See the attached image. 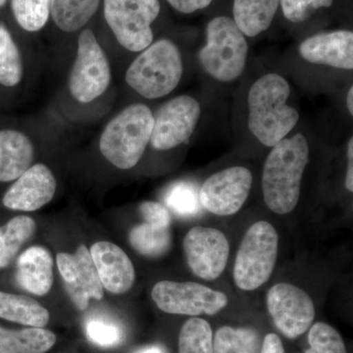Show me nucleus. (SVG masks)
<instances>
[{
    "instance_id": "0eeeda50",
    "label": "nucleus",
    "mask_w": 353,
    "mask_h": 353,
    "mask_svg": "<svg viewBox=\"0 0 353 353\" xmlns=\"http://www.w3.org/2000/svg\"><path fill=\"white\" fill-rule=\"evenodd\" d=\"M279 236L267 221L254 223L236 253L234 281L243 290L259 289L270 279L277 262Z\"/></svg>"
},
{
    "instance_id": "58836bf2",
    "label": "nucleus",
    "mask_w": 353,
    "mask_h": 353,
    "mask_svg": "<svg viewBox=\"0 0 353 353\" xmlns=\"http://www.w3.org/2000/svg\"><path fill=\"white\" fill-rule=\"evenodd\" d=\"M347 109L348 111H350V113L353 114V87L350 88V90H348L347 92Z\"/></svg>"
},
{
    "instance_id": "20e7f679",
    "label": "nucleus",
    "mask_w": 353,
    "mask_h": 353,
    "mask_svg": "<svg viewBox=\"0 0 353 353\" xmlns=\"http://www.w3.org/2000/svg\"><path fill=\"white\" fill-rule=\"evenodd\" d=\"M183 73L182 54L170 39H161L139 52L128 67L125 81L134 92L146 99L171 94Z\"/></svg>"
},
{
    "instance_id": "7c9ffc66",
    "label": "nucleus",
    "mask_w": 353,
    "mask_h": 353,
    "mask_svg": "<svg viewBox=\"0 0 353 353\" xmlns=\"http://www.w3.org/2000/svg\"><path fill=\"white\" fill-rule=\"evenodd\" d=\"M308 343L305 353H347L340 333L326 323L317 322L311 327Z\"/></svg>"
},
{
    "instance_id": "393cba45",
    "label": "nucleus",
    "mask_w": 353,
    "mask_h": 353,
    "mask_svg": "<svg viewBox=\"0 0 353 353\" xmlns=\"http://www.w3.org/2000/svg\"><path fill=\"white\" fill-rule=\"evenodd\" d=\"M36 230V221L27 215L16 216L0 227V269H6L11 264Z\"/></svg>"
},
{
    "instance_id": "e433bc0d",
    "label": "nucleus",
    "mask_w": 353,
    "mask_h": 353,
    "mask_svg": "<svg viewBox=\"0 0 353 353\" xmlns=\"http://www.w3.org/2000/svg\"><path fill=\"white\" fill-rule=\"evenodd\" d=\"M345 188L353 192V139L350 138L347 145V172L345 176Z\"/></svg>"
},
{
    "instance_id": "c9c22d12",
    "label": "nucleus",
    "mask_w": 353,
    "mask_h": 353,
    "mask_svg": "<svg viewBox=\"0 0 353 353\" xmlns=\"http://www.w3.org/2000/svg\"><path fill=\"white\" fill-rule=\"evenodd\" d=\"M260 353H285L284 345L276 334H268L262 341Z\"/></svg>"
},
{
    "instance_id": "4be33fe9",
    "label": "nucleus",
    "mask_w": 353,
    "mask_h": 353,
    "mask_svg": "<svg viewBox=\"0 0 353 353\" xmlns=\"http://www.w3.org/2000/svg\"><path fill=\"white\" fill-rule=\"evenodd\" d=\"M0 318L26 326L43 328L50 319V312L36 299L0 290Z\"/></svg>"
},
{
    "instance_id": "bb28decb",
    "label": "nucleus",
    "mask_w": 353,
    "mask_h": 353,
    "mask_svg": "<svg viewBox=\"0 0 353 353\" xmlns=\"http://www.w3.org/2000/svg\"><path fill=\"white\" fill-rule=\"evenodd\" d=\"M261 336L256 330L223 326L213 336V353H260Z\"/></svg>"
},
{
    "instance_id": "f03ea898",
    "label": "nucleus",
    "mask_w": 353,
    "mask_h": 353,
    "mask_svg": "<svg viewBox=\"0 0 353 353\" xmlns=\"http://www.w3.org/2000/svg\"><path fill=\"white\" fill-rule=\"evenodd\" d=\"M289 83L278 74L259 78L248 92V128L262 145L273 148L296 126L299 114L288 105Z\"/></svg>"
},
{
    "instance_id": "412c9836",
    "label": "nucleus",
    "mask_w": 353,
    "mask_h": 353,
    "mask_svg": "<svg viewBox=\"0 0 353 353\" xmlns=\"http://www.w3.org/2000/svg\"><path fill=\"white\" fill-rule=\"evenodd\" d=\"M279 2L280 0H234V23L245 36H259L270 27Z\"/></svg>"
},
{
    "instance_id": "7ed1b4c3",
    "label": "nucleus",
    "mask_w": 353,
    "mask_h": 353,
    "mask_svg": "<svg viewBox=\"0 0 353 353\" xmlns=\"http://www.w3.org/2000/svg\"><path fill=\"white\" fill-rule=\"evenodd\" d=\"M152 128V109L143 103L130 104L102 130L99 152L116 168L130 170L139 163L150 145Z\"/></svg>"
},
{
    "instance_id": "473e14b6",
    "label": "nucleus",
    "mask_w": 353,
    "mask_h": 353,
    "mask_svg": "<svg viewBox=\"0 0 353 353\" xmlns=\"http://www.w3.org/2000/svg\"><path fill=\"white\" fill-rule=\"evenodd\" d=\"M334 0H281L283 13L292 23H301L309 19L316 10L328 8Z\"/></svg>"
},
{
    "instance_id": "6e6552de",
    "label": "nucleus",
    "mask_w": 353,
    "mask_h": 353,
    "mask_svg": "<svg viewBox=\"0 0 353 353\" xmlns=\"http://www.w3.org/2000/svg\"><path fill=\"white\" fill-rule=\"evenodd\" d=\"M103 12L125 50L139 53L153 43L152 25L160 13L159 0H103Z\"/></svg>"
},
{
    "instance_id": "c756f323",
    "label": "nucleus",
    "mask_w": 353,
    "mask_h": 353,
    "mask_svg": "<svg viewBox=\"0 0 353 353\" xmlns=\"http://www.w3.org/2000/svg\"><path fill=\"white\" fill-rule=\"evenodd\" d=\"M178 353H213V332L201 318H190L179 334Z\"/></svg>"
},
{
    "instance_id": "a878e982",
    "label": "nucleus",
    "mask_w": 353,
    "mask_h": 353,
    "mask_svg": "<svg viewBox=\"0 0 353 353\" xmlns=\"http://www.w3.org/2000/svg\"><path fill=\"white\" fill-rule=\"evenodd\" d=\"M129 241L132 248L139 254L150 259H158L170 250V228L143 222L132 228L129 234Z\"/></svg>"
},
{
    "instance_id": "4c0bfd02",
    "label": "nucleus",
    "mask_w": 353,
    "mask_h": 353,
    "mask_svg": "<svg viewBox=\"0 0 353 353\" xmlns=\"http://www.w3.org/2000/svg\"><path fill=\"white\" fill-rule=\"evenodd\" d=\"M134 353H168L167 352L166 348L162 347L160 345H146V347H143L139 348V350H137Z\"/></svg>"
},
{
    "instance_id": "39448f33",
    "label": "nucleus",
    "mask_w": 353,
    "mask_h": 353,
    "mask_svg": "<svg viewBox=\"0 0 353 353\" xmlns=\"http://www.w3.org/2000/svg\"><path fill=\"white\" fill-rule=\"evenodd\" d=\"M248 57V41L234 20L219 16L208 23L199 60L209 76L220 82H233L245 71Z\"/></svg>"
},
{
    "instance_id": "c85d7f7f",
    "label": "nucleus",
    "mask_w": 353,
    "mask_h": 353,
    "mask_svg": "<svg viewBox=\"0 0 353 353\" xmlns=\"http://www.w3.org/2000/svg\"><path fill=\"white\" fill-rule=\"evenodd\" d=\"M14 20L28 32L41 31L50 17V0H8Z\"/></svg>"
},
{
    "instance_id": "a211bd4d",
    "label": "nucleus",
    "mask_w": 353,
    "mask_h": 353,
    "mask_svg": "<svg viewBox=\"0 0 353 353\" xmlns=\"http://www.w3.org/2000/svg\"><path fill=\"white\" fill-rule=\"evenodd\" d=\"M36 145L16 126H0V183H13L34 164Z\"/></svg>"
},
{
    "instance_id": "6ab92c4d",
    "label": "nucleus",
    "mask_w": 353,
    "mask_h": 353,
    "mask_svg": "<svg viewBox=\"0 0 353 353\" xmlns=\"http://www.w3.org/2000/svg\"><path fill=\"white\" fill-rule=\"evenodd\" d=\"M16 282L34 296H43L53 285V259L50 250L34 245L20 255L16 263Z\"/></svg>"
},
{
    "instance_id": "4468645a",
    "label": "nucleus",
    "mask_w": 353,
    "mask_h": 353,
    "mask_svg": "<svg viewBox=\"0 0 353 353\" xmlns=\"http://www.w3.org/2000/svg\"><path fill=\"white\" fill-rule=\"evenodd\" d=\"M57 262L67 294L79 310H85L90 299L101 301L103 287L85 245H79L74 254L58 253Z\"/></svg>"
},
{
    "instance_id": "9b49d317",
    "label": "nucleus",
    "mask_w": 353,
    "mask_h": 353,
    "mask_svg": "<svg viewBox=\"0 0 353 353\" xmlns=\"http://www.w3.org/2000/svg\"><path fill=\"white\" fill-rule=\"evenodd\" d=\"M267 307L279 331L290 340L305 333L315 318L311 297L289 283H279L269 290Z\"/></svg>"
},
{
    "instance_id": "2eb2a0df",
    "label": "nucleus",
    "mask_w": 353,
    "mask_h": 353,
    "mask_svg": "<svg viewBox=\"0 0 353 353\" xmlns=\"http://www.w3.org/2000/svg\"><path fill=\"white\" fill-rule=\"evenodd\" d=\"M57 189V181L50 167L32 164L6 190L2 204L11 210L32 212L50 203Z\"/></svg>"
},
{
    "instance_id": "1a4fd4ad",
    "label": "nucleus",
    "mask_w": 353,
    "mask_h": 353,
    "mask_svg": "<svg viewBox=\"0 0 353 353\" xmlns=\"http://www.w3.org/2000/svg\"><path fill=\"white\" fill-rule=\"evenodd\" d=\"M153 301L169 314L215 315L226 307V294L194 282L160 281L153 287Z\"/></svg>"
},
{
    "instance_id": "ddd939ff",
    "label": "nucleus",
    "mask_w": 353,
    "mask_h": 353,
    "mask_svg": "<svg viewBox=\"0 0 353 353\" xmlns=\"http://www.w3.org/2000/svg\"><path fill=\"white\" fill-rule=\"evenodd\" d=\"M183 245L194 275L206 281L222 275L230 254V243L222 232L214 228H192L185 234Z\"/></svg>"
},
{
    "instance_id": "9d476101",
    "label": "nucleus",
    "mask_w": 353,
    "mask_h": 353,
    "mask_svg": "<svg viewBox=\"0 0 353 353\" xmlns=\"http://www.w3.org/2000/svg\"><path fill=\"white\" fill-rule=\"evenodd\" d=\"M201 114L199 101L189 95H180L164 102L153 113L150 145L160 152L182 145L194 134Z\"/></svg>"
},
{
    "instance_id": "5701e85b",
    "label": "nucleus",
    "mask_w": 353,
    "mask_h": 353,
    "mask_svg": "<svg viewBox=\"0 0 353 353\" xmlns=\"http://www.w3.org/2000/svg\"><path fill=\"white\" fill-rule=\"evenodd\" d=\"M57 343V336L43 328L11 330L0 326V353H46Z\"/></svg>"
},
{
    "instance_id": "f8f14e48",
    "label": "nucleus",
    "mask_w": 353,
    "mask_h": 353,
    "mask_svg": "<svg viewBox=\"0 0 353 353\" xmlns=\"http://www.w3.org/2000/svg\"><path fill=\"white\" fill-rule=\"evenodd\" d=\"M253 182L252 172L234 166L213 174L201 185L202 208L218 216L236 214L248 201Z\"/></svg>"
},
{
    "instance_id": "cd10ccee",
    "label": "nucleus",
    "mask_w": 353,
    "mask_h": 353,
    "mask_svg": "<svg viewBox=\"0 0 353 353\" xmlns=\"http://www.w3.org/2000/svg\"><path fill=\"white\" fill-rule=\"evenodd\" d=\"M167 209L181 218H192L201 214L199 190L192 182L182 181L173 183L165 194Z\"/></svg>"
},
{
    "instance_id": "b1692460",
    "label": "nucleus",
    "mask_w": 353,
    "mask_h": 353,
    "mask_svg": "<svg viewBox=\"0 0 353 353\" xmlns=\"http://www.w3.org/2000/svg\"><path fill=\"white\" fill-rule=\"evenodd\" d=\"M101 0H50V17L65 32L80 31L92 20Z\"/></svg>"
},
{
    "instance_id": "f257e3e1",
    "label": "nucleus",
    "mask_w": 353,
    "mask_h": 353,
    "mask_svg": "<svg viewBox=\"0 0 353 353\" xmlns=\"http://www.w3.org/2000/svg\"><path fill=\"white\" fill-rule=\"evenodd\" d=\"M308 161V141L303 134L283 139L273 146L262 173V194L271 211L284 215L296 208Z\"/></svg>"
},
{
    "instance_id": "f704fd0d",
    "label": "nucleus",
    "mask_w": 353,
    "mask_h": 353,
    "mask_svg": "<svg viewBox=\"0 0 353 353\" xmlns=\"http://www.w3.org/2000/svg\"><path fill=\"white\" fill-rule=\"evenodd\" d=\"M167 1L179 12L190 14L210 6L213 0H167Z\"/></svg>"
},
{
    "instance_id": "aec40b11",
    "label": "nucleus",
    "mask_w": 353,
    "mask_h": 353,
    "mask_svg": "<svg viewBox=\"0 0 353 353\" xmlns=\"http://www.w3.org/2000/svg\"><path fill=\"white\" fill-rule=\"evenodd\" d=\"M26 62L19 43L6 23L0 21V90L12 92L24 82Z\"/></svg>"
},
{
    "instance_id": "dca6fc26",
    "label": "nucleus",
    "mask_w": 353,
    "mask_h": 353,
    "mask_svg": "<svg viewBox=\"0 0 353 353\" xmlns=\"http://www.w3.org/2000/svg\"><path fill=\"white\" fill-rule=\"evenodd\" d=\"M90 253L103 289L113 294H124L132 289L136 271L122 248L110 241H97Z\"/></svg>"
},
{
    "instance_id": "ea45409f",
    "label": "nucleus",
    "mask_w": 353,
    "mask_h": 353,
    "mask_svg": "<svg viewBox=\"0 0 353 353\" xmlns=\"http://www.w3.org/2000/svg\"><path fill=\"white\" fill-rule=\"evenodd\" d=\"M8 3V0H0V9H3Z\"/></svg>"
},
{
    "instance_id": "423d86ee",
    "label": "nucleus",
    "mask_w": 353,
    "mask_h": 353,
    "mask_svg": "<svg viewBox=\"0 0 353 353\" xmlns=\"http://www.w3.org/2000/svg\"><path fill=\"white\" fill-rule=\"evenodd\" d=\"M112 79L108 54L94 31L83 29L78 37L76 57L70 71V95L78 103H92L108 92Z\"/></svg>"
},
{
    "instance_id": "2f4dec72",
    "label": "nucleus",
    "mask_w": 353,
    "mask_h": 353,
    "mask_svg": "<svg viewBox=\"0 0 353 353\" xmlns=\"http://www.w3.org/2000/svg\"><path fill=\"white\" fill-rule=\"evenodd\" d=\"M85 333L90 341L101 347H114L124 340V331L116 323L90 318L85 324Z\"/></svg>"
},
{
    "instance_id": "72a5a7b5",
    "label": "nucleus",
    "mask_w": 353,
    "mask_h": 353,
    "mask_svg": "<svg viewBox=\"0 0 353 353\" xmlns=\"http://www.w3.org/2000/svg\"><path fill=\"white\" fill-rule=\"evenodd\" d=\"M139 210L145 222L157 226L170 228V213L163 204L155 201H145L139 205Z\"/></svg>"
},
{
    "instance_id": "f3484780",
    "label": "nucleus",
    "mask_w": 353,
    "mask_h": 353,
    "mask_svg": "<svg viewBox=\"0 0 353 353\" xmlns=\"http://www.w3.org/2000/svg\"><path fill=\"white\" fill-rule=\"evenodd\" d=\"M299 53L310 63L352 70L353 32L341 30L309 37L299 46Z\"/></svg>"
}]
</instances>
